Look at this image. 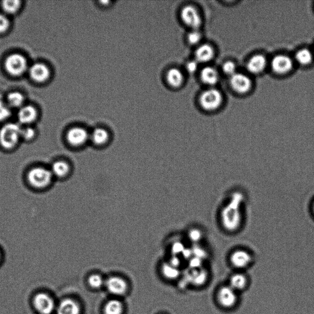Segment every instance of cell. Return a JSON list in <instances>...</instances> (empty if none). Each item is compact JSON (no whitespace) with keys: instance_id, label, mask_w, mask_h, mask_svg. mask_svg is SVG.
I'll return each instance as SVG.
<instances>
[{"instance_id":"obj_1","label":"cell","mask_w":314,"mask_h":314,"mask_svg":"<svg viewBox=\"0 0 314 314\" xmlns=\"http://www.w3.org/2000/svg\"><path fill=\"white\" fill-rule=\"evenodd\" d=\"M246 197L241 191H233L220 206L217 222L226 233L236 234L243 229L245 223Z\"/></svg>"},{"instance_id":"obj_2","label":"cell","mask_w":314,"mask_h":314,"mask_svg":"<svg viewBox=\"0 0 314 314\" xmlns=\"http://www.w3.org/2000/svg\"><path fill=\"white\" fill-rule=\"evenodd\" d=\"M22 129L16 124H8L0 131V143L6 149L16 146L21 138Z\"/></svg>"},{"instance_id":"obj_3","label":"cell","mask_w":314,"mask_h":314,"mask_svg":"<svg viewBox=\"0 0 314 314\" xmlns=\"http://www.w3.org/2000/svg\"><path fill=\"white\" fill-rule=\"evenodd\" d=\"M54 175L51 170L43 167H36L31 169L28 174L30 184L36 188H45L52 182Z\"/></svg>"},{"instance_id":"obj_4","label":"cell","mask_w":314,"mask_h":314,"mask_svg":"<svg viewBox=\"0 0 314 314\" xmlns=\"http://www.w3.org/2000/svg\"><path fill=\"white\" fill-rule=\"evenodd\" d=\"M229 261L235 268L243 269L251 265L254 257L248 249L237 248L231 252L229 255Z\"/></svg>"},{"instance_id":"obj_5","label":"cell","mask_w":314,"mask_h":314,"mask_svg":"<svg viewBox=\"0 0 314 314\" xmlns=\"http://www.w3.org/2000/svg\"><path fill=\"white\" fill-rule=\"evenodd\" d=\"M222 94L217 89H211L203 92L200 97V103L203 109L212 111L219 108L222 104Z\"/></svg>"},{"instance_id":"obj_6","label":"cell","mask_w":314,"mask_h":314,"mask_svg":"<svg viewBox=\"0 0 314 314\" xmlns=\"http://www.w3.org/2000/svg\"><path fill=\"white\" fill-rule=\"evenodd\" d=\"M90 134L83 127H74L66 134V140L71 147L80 149L85 146L90 141Z\"/></svg>"},{"instance_id":"obj_7","label":"cell","mask_w":314,"mask_h":314,"mask_svg":"<svg viewBox=\"0 0 314 314\" xmlns=\"http://www.w3.org/2000/svg\"><path fill=\"white\" fill-rule=\"evenodd\" d=\"M6 68L10 74L19 75L24 73L27 68V62L23 55L14 54L7 58L5 62Z\"/></svg>"},{"instance_id":"obj_8","label":"cell","mask_w":314,"mask_h":314,"mask_svg":"<svg viewBox=\"0 0 314 314\" xmlns=\"http://www.w3.org/2000/svg\"><path fill=\"white\" fill-rule=\"evenodd\" d=\"M217 299L221 306L230 309L233 307L238 302L237 291L230 286H223L218 291Z\"/></svg>"},{"instance_id":"obj_9","label":"cell","mask_w":314,"mask_h":314,"mask_svg":"<svg viewBox=\"0 0 314 314\" xmlns=\"http://www.w3.org/2000/svg\"><path fill=\"white\" fill-rule=\"evenodd\" d=\"M33 305L41 314H51L55 307L53 298L45 293H40L34 296Z\"/></svg>"},{"instance_id":"obj_10","label":"cell","mask_w":314,"mask_h":314,"mask_svg":"<svg viewBox=\"0 0 314 314\" xmlns=\"http://www.w3.org/2000/svg\"><path fill=\"white\" fill-rule=\"evenodd\" d=\"M181 16L183 22L193 30H197L202 25V17L199 11L192 6H186L183 8Z\"/></svg>"},{"instance_id":"obj_11","label":"cell","mask_w":314,"mask_h":314,"mask_svg":"<svg viewBox=\"0 0 314 314\" xmlns=\"http://www.w3.org/2000/svg\"><path fill=\"white\" fill-rule=\"evenodd\" d=\"M230 85L234 91L239 94H246L251 90L252 84L248 75L237 72L231 76Z\"/></svg>"},{"instance_id":"obj_12","label":"cell","mask_w":314,"mask_h":314,"mask_svg":"<svg viewBox=\"0 0 314 314\" xmlns=\"http://www.w3.org/2000/svg\"><path fill=\"white\" fill-rule=\"evenodd\" d=\"M272 70L279 74H286L291 71L293 62L290 58L285 55H278L272 59Z\"/></svg>"},{"instance_id":"obj_13","label":"cell","mask_w":314,"mask_h":314,"mask_svg":"<svg viewBox=\"0 0 314 314\" xmlns=\"http://www.w3.org/2000/svg\"><path fill=\"white\" fill-rule=\"evenodd\" d=\"M110 139V133L103 128H97L95 129L90 136V141L95 147L99 149L106 147L109 144Z\"/></svg>"},{"instance_id":"obj_14","label":"cell","mask_w":314,"mask_h":314,"mask_svg":"<svg viewBox=\"0 0 314 314\" xmlns=\"http://www.w3.org/2000/svg\"><path fill=\"white\" fill-rule=\"evenodd\" d=\"M106 286L109 292L115 295L125 294L128 289L126 282L119 277H111L107 279Z\"/></svg>"},{"instance_id":"obj_15","label":"cell","mask_w":314,"mask_h":314,"mask_svg":"<svg viewBox=\"0 0 314 314\" xmlns=\"http://www.w3.org/2000/svg\"><path fill=\"white\" fill-rule=\"evenodd\" d=\"M30 74L33 80L43 83L48 80L50 75L48 67L43 63H35L31 67Z\"/></svg>"},{"instance_id":"obj_16","label":"cell","mask_w":314,"mask_h":314,"mask_svg":"<svg viewBox=\"0 0 314 314\" xmlns=\"http://www.w3.org/2000/svg\"><path fill=\"white\" fill-rule=\"evenodd\" d=\"M267 65L266 58L262 55H255L249 60L247 69L252 74H259L264 71Z\"/></svg>"},{"instance_id":"obj_17","label":"cell","mask_w":314,"mask_h":314,"mask_svg":"<svg viewBox=\"0 0 314 314\" xmlns=\"http://www.w3.org/2000/svg\"><path fill=\"white\" fill-rule=\"evenodd\" d=\"M57 314H80L81 309L77 302L71 299H65L60 302L57 309Z\"/></svg>"},{"instance_id":"obj_18","label":"cell","mask_w":314,"mask_h":314,"mask_svg":"<svg viewBox=\"0 0 314 314\" xmlns=\"http://www.w3.org/2000/svg\"><path fill=\"white\" fill-rule=\"evenodd\" d=\"M51 170L54 176L65 178L70 174L72 168L69 162L59 161L54 163Z\"/></svg>"},{"instance_id":"obj_19","label":"cell","mask_w":314,"mask_h":314,"mask_svg":"<svg viewBox=\"0 0 314 314\" xmlns=\"http://www.w3.org/2000/svg\"><path fill=\"white\" fill-rule=\"evenodd\" d=\"M214 49L209 45L200 46L195 52L196 60L198 62L206 63L211 60L214 57Z\"/></svg>"},{"instance_id":"obj_20","label":"cell","mask_w":314,"mask_h":314,"mask_svg":"<svg viewBox=\"0 0 314 314\" xmlns=\"http://www.w3.org/2000/svg\"><path fill=\"white\" fill-rule=\"evenodd\" d=\"M248 285V279L243 273H236L229 279V286L235 291H243Z\"/></svg>"},{"instance_id":"obj_21","label":"cell","mask_w":314,"mask_h":314,"mask_svg":"<svg viewBox=\"0 0 314 314\" xmlns=\"http://www.w3.org/2000/svg\"><path fill=\"white\" fill-rule=\"evenodd\" d=\"M201 78L203 83L209 86H213L219 81V73L212 67H206L201 72Z\"/></svg>"},{"instance_id":"obj_22","label":"cell","mask_w":314,"mask_h":314,"mask_svg":"<svg viewBox=\"0 0 314 314\" xmlns=\"http://www.w3.org/2000/svg\"><path fill=\"white\" fill-rule=\"evenodd\" d=\"M36 115V110L33 107L27 106L20 110L18 118L22 124H30L35 120Z\"/></svg>"},{"instance_id":"obj_23","label":"cell","mask_w":314,"mask_h":314,"mask_svg":"<svg viewBox=\"0 0 314 314\" xmlns=\"http://www.w3.org/2000/svg\"><path fill=\"white\" fill-rule=\"evenodd\" d=\"M167 78L170 85L173 87H179L184 82V75L177 68H173L168 72Z\"/></svg>"},{"instance_id":"obj_24","label":"cell","mask_w":314,"mask_h":314,"mask_svg":"<svg viewBox=\"0 0 314 314\" xmlns=\"http://www.w3.org/2000/svg\"><path fill=\"white\" fill-rule=\"evenodd\" d=\"M123 311V304L117 299H112L107 302L104 307L105 314H122Z\"/></svg>"},{"instance_id":"obj_25","label":"cell","mask_w":314,"mask_h":314,"mask_svg":"<svg viewBox=\"0 0 314 314\" xmlns=\"http://www.w3.org/2000/svg\"><path fill=\"white\" fill-rule=\"evenodd\" d=\"M295 59L302 65H309L312 61V54L307 49H301L296 54Z\"/></svg>"},{"instance_id":"obj_26","label":"cell","mask_w":314,"mask_h":314,"mask_svg":"<svg viewBox=\"0 0 314 314\" xmlns=\"http://www.w3.org/2000/svg\"><path fill=\"white\" fill-rule=\"evenodd\" d=\"M187 236L188 240L191 242L198 243L202 240L204 233L202 229L192 227L188 229Z\"/></svg>"},{"instance_id":"obj_27","label":"cell","mask_w":314,"mask_h":314,"mask_svg":"<svg viewBox=\"0 0 314 314\" xmlns=\"http://www.w3.org/2000/svg\"><path fill=\"white\" fill-rule=\"evenodd\" d=\"M8 101L11 106L20 107L24 103V97L20 93L13 92L8 95Z\"/></svg>"},{"instance_id":"obj_28","label":"cell","mask_w":314,"mask_h":314,"mask_svg":"<svg viewBox=\"0 0 314 314\" xmlns=\"http://www.w3.org/2000/svg\"><path fill=\"white\" fill-rule=\"evenodd\" d=\"M3 8L5 12L9 14H13L16 13L20 7V2L18 0H7L3 2Z\"/></svg>"},{"instance_id":"obj_29","label":"cell","mask_w":314,"mask_h":314,"mask_svg":"<svg viewBox=\"0 0 314 314\" xmlns=\"http://www.w3.org/2000/svg\"><path fill=\"white\" fill-rule=\"evenodd\" d=\"M163 272L166 277L170 279H174L179 274V270L170 264H165L163 267Z\"/></svg>"},{"instance_id":"obj_30","label":"cell","mask_w":314,"mask_h":314,"mask_svg":"<svg viewBox=\"0 0 314 314\" xmlns=\"http://www.w3.org/2000/svg\"><path fill=\"white\" fill-rule=\"evenodd\" d=\"M191 280L197 285H202L207 280V273L204 271H199L191 276Z\"/></svg>"},{"instance_id":"obj_31","label":"cell","mask_w":314,"mask_h":314,"mask_svg":"<svg viewBox=\"0 0 314 314\" xmlns=\"http://www.w3.org/2000/svg\"><path fill=\"white\" fill-rule=\"evenodd\" d=\"M89 284L94 289H99L103 286L104 281L101 276L98 274L92 275L89 279Z\"/></svg>"},{"instance_id":"obj_32","label":"cell","mask_w":314,"mask_h":314,"mask_svg":"<svg viewBox=\"0 0 314 314\" xmlns=\"http://www.w3.org/2000/svg\"><path fill=\"white\" fill-rule=\"evenodd\" d=\"M11 115V110L0 97V121L7 119Z\"/></svg>"},{"instance_id":"obj_33","label":"cell","mask_w":314,"mask_h":314,"mask_svg":"<svg viewBox=\"0 0 314 314\" xmlns=\"http://www.w3.org/2000/svg\"><path fill=\"white\" fill-rule=\"evenodd\" d=\"M223 71L226 74L230 75V77L232 75L237 73V66H236L234 62L228 61L223 64Z\"/></svg>"},{"instance_id":"obj_34","label":"cell","mask_w":314,"mask_h":314,"mask_svg":"<svg viewBox=\"0 0 314 314\" xmlns=\"http://www.w3.org/2000/svg\"><path fill=\"white\" fill-rule=\"evenodd\" d=\"M201 39H202V34L198 30H193L188 34V42L191 45H196V44L199 43Z\"/></svg>"},{"instance_id":"obj_35","label":"cell","mask_w":314,"mask_h":314,"mask_svg":"<svg viewBox=\"0 0 314 314\" xmlns=\"http://www.w3.org/2000/svg\"><path fill=\"white\" fill-rule=\"evenodd\" d=\"M10 27V20L4 14H0V33H4Z\"/></svg>"},{"instance_id":"obj_36","label":"cell","mask_w":314,"mask_h":314,"mask_svg":"<svg viewBox=\"0 0 314 314\" xmlns=\"http://www.w3.org/2000/svg\"><path fill=\"white\" fill-rule=\"evenodd\" d=\"M34 135H35L34 130L30 127H27L25 128V129H22L21 138L27 139V140L33 138Z\"/></svg>"},{"instance_id":"obj_37","label":"cell","mask_w":314,"mask_h":314,"mask_svg":"<svg viewBox=\"0 0 314 314\" xmlns=\"http://www.w3.org/2000/svg\"><path fill=\"white\" fill-rule=\"evenodd\" d=\"M198 66H199V62L197 60L191 61V62H189L187 64V71L190 72V73H193V72L197 71Z\"/></svg>"},{"instance_id":"obj_38","label":"cell","mask_w":314,"mask_h":314,"mask_svg":"<svg viewBox=\"0 0 314 314\" xmlns=\"http://www.w3.org/2000/svg\"><path fill=\"white\" fill-rule=\"evenodd\" d=\"M184 245H182L181 243H177L174 244L173 246L172 251L175 254H180V253H183L184 252L185 249L184 248Z\"/></svg>"},{"instance_id":"obj_39","label":"cell","mask_w":314,"mask_h":314,"mask_svg":"<svg viewBox=\"0 0 314 314\" xmlns=\"http://www.w3.org/2000/svg\"><path fill=\"white\" fill-rule=\"evenodd\" d=\"M201 265V259L199 258H194V261H190V266L194 268H197Z\"/></svg>"},{"instance_id":"obj_40","label":"cell","mask_w":314,"mask_h":314,"mask_svg":"<svg viewBox=\"0 0 314 314\" xmlns=\"http://www.w3.org/2000/svg\"><path fill=\"white\" fill-rule=\"evenodd\" d=\"M310 210H311V212H312L313 216H314V200L312 203V204H311Z\"/></svg>"},{"instance_id":"obj_41","label":"cell","mask_w":314,"mask_h":314,"mask_svg":"<svg viewBox=\"0 0 314 314\" xmlns=\"http://www.w3.org/2000/svg\"><path fill=\"white\" fill-rule=\"evenodd\" d=\"M1 258H2V254H1V253H0V261H1Z\"/></svg>"}]
</instances>
